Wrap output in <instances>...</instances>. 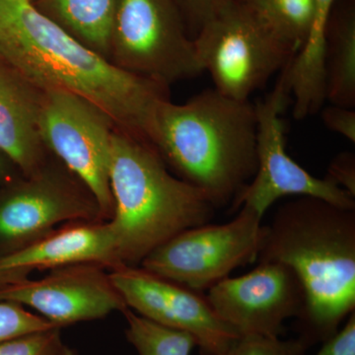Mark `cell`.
<instances>
[{"label":"cell","mask_w":355,"mask_h":355,"mask_svg":"<svg viewBox=\"0 0 355 355\" xmlns=\"http://www.w3.org/2000/svg\"><path fill=\"white\" fill-rule=\"evenodd\" d=\"M326 101L355 107V9L352 2H336L331 14L324 46Z\"/></svg>","instance_id":"cell-17"},{"label":"cell","mask_w":355,"mask_h":355,"mask_svg":"<svg viewBox=\"0 0 355 355\" xmlns=\"http://www.w3.org/2000/svg\"><path fill=\"white\" fill-rule=\"evenodd\" d=\"M282 43L297 53L314 14V0H238Z\"/></svg>","instance_id":"cell-19"},{"label":"cell","mask_w":355,"mask_h":355,"mask_svg":"<svg viewBox=\"0 0 355 355\" xmlns=\"http://www.w3.org/2000/svg\"><path fill=\"white\" fill-rule=\"evenodd\" d=\"M147 142L168 169L216 209L233 205L258 168L254 105L207 89L154 112Z\"/></svg>","instance_id":"cell-3"},{"label":"cell","mask_w":355,"mask_h":355,"mask_svg":"<svg viewBox=\"0 0 355 355\" xmlns=\"http://www.w3.org/2000/svg\"><path fill=\"white\" fill-rule=\"evenodd\" d=\"M291 99L282 70L275 88L254 104L258 168L252 181L231 205L230 211L246 207L263 217L273 203L287 196L320 198L343 209H355V198L330 178L313 176L286 153L282 114Z\"/></svg>","instance_id":"cell-9"},{"label":"cell","mask_w":355,"mask_h":355,"mask_svg":"<svg viewBox=\"0 0 355 355\" xmlns=\"http://www.w3.org/2000/svg\"><path fill=\"white\" fill-rule=\"evenodd\" d=\"M114 6L116 0H49L53 13L51 19L107 60Z\"/></svg>","instance_id":"cell-18"},{"label":"cell","mask_w":355,"mask_h":355,"mask_svg":"<svg viewBox=\"0 0 355 355\" xmlns=\"http://www.w3.org/2000/svg\"><path fill=\"white\" fill-rule=\"evenodd\" d=\"M46 355H76V352H73L71 349H69V347L64 345L62 342L58 343V345H55L53 349L51 350Z\"/></svg>","instance_id":"cell-30"},{"label":"cell","mask_w":355,"mask_h":355,"mask_svg":"<svg viewBox=\"0 0 355 355\" xmlns=\"http://www.w3.org/2000/svg\"><path fill=\"white\" fill-rule=\"evenodd\" d=\"M94 263L112 268L120 265L116 239L108 220L69 222L19 249L0 256V268L55 270Z\"/></svg>","instance_id":"cell-14"},{"label":"cell","mask_w":355,"mask_h":355,"mask_svg":"<svg viewBox=\"0 0 355 355\" xmlns=\"http://www.w3.org/2000/svg\"><path fill=\"white\" fill-rule=\"evenodd\" d=\"M210 304L239 336H280L284 323L305 305L294 270L277 261H261L252 272L227 277L209 289Z\"/></svg>","instance_id":"cell-12"},{"label":"cell","mask_w":355,"mask_h":355,"mask_svg":"<svg viewBox=\"0 0 355 355\" xmlns=\"http://www.w3.org/2000/svg\"><path fill=\"white\" fill-rule=\"evenodd\" d=\"M83 220H104L94 198L67 168L46 162L0 200V247L9 253L58 224Z\"/></svg>","instance_id":"cell-11"},{"label":"cell","mask_w":355,"mask_h":355,"mask_svg":"<svg viewBox=\"0 0 355 355\" xmlns=\"http://www.w3.org/2000/svg\"><path fill=\"white\" fill-rule=\"evenodd\" d=\"M109 177L120 265H140L168 240L214 218L216 209L202 191L170 172L150 144L116 128Z\"/></svg>","instance_id":"cell-4"},{"label":"cell","mask_w":355,"mask_h":355,"mask_svg":"<svg viewBox=\"0 0 355 355\" xmlns=\"http://www.w3.org/2000/svg\"><path fill=\"white\" fill-rule=\"evenodd\" d=\"M127 320L125 335L139 355H191L195 338L184 331L149 321L130 308L123 311Z\"/></svg>","instance_id":"cell-20"},{"label":"cell","mask_w":355,"mask_h":355,"mask_svg":"<svg viewBox=\"0 0 355 355\" xmlns=\"http://www.w3.org/2000/svg\"><path fill=\"white\" fill-rule=\"evenodd\" d=\"M31 272V270H24V268H8V270L0 268V288L29 279Z\"/></svg>","instance_id":"cell-28"},{"label":"cell","mask_w":355,"mask_h":355,"mask_svg":"<svg viewBox=\"0 0 355 355\" xmlns=\"http://www.w3.org/2000/svg\"><path fill=\"white\" fill-rule=\"evenodd\" d=\"M321 119L324 125L331 132L342 135L350 142H355V111L331 104L321 109Z\"/></svg>","instance_id":"cell-25"},{"label":"cell","mask_w":355,"mask_h":355,"mask_svg":"<svg viewBox=\"0 0 355 355\" xmlns=\"http://www.w3.org/2000/svg\"><path fill=\"white\" fill-rule=\"evenodd\" d=\"M331 181L355 198V155L349 151L338 154L329 166Z\"/></svg>","instance_id":"cell-27"},{"label":"cell","mask_w":355,"mask_h":355,"mask_svg":"<svg viewBox=\"0 0 355 355\" xmlns=\"http://www.w3.org/2000/svg\"><path fill=\"white\" fill-rule=\"evenodd\" d=\"M60 342V328H53L0 343V355H46Z\"/></svg>","instance_id":"cell-23"},{"label":"cell","mask_w":355,"mask_h":355,"mask_svg":"<svg viewBox=\"0 0 355 355\" xmlns=\"http://www.w3.org/2000/svg\"><path fill=\"white\" fill-rule=\"evenodd\" d=\"M44 90L0 62V153L26 177L46 164L40 116Z\"/></svg>","instance_id":"cell-15"},{"label":"cell","mask_w":355,"mask_h":355,"mask_svg":"<svg viewBox=\"0 0 355 355\" xmlns=\"http://www.w3.org/2000/svg\"><path fill=\"white\" fill-rule=\"evenodd\" d=\"M308 347L299 338L240 336L225 355H304Z\"/></svg>","instance_id":"cell-22"},{"label":"cell","mask_w":355,"mask_h":355,"mask_svg":"<svg viewBox=\"0 0 355 355\" xmlns=\"http://www.w3.org/2000/svg\"><path fill=\"white\" fill-rule=\"evenodd\" d=\"M11 164L12 163L9 161V159L0 153V181H6L10 177Z\"/></svg>","instance_id":"cell-29"},{"label":"cell","mask_w":355,"mask_h":355,"mask_svg":"<svg viewBox=\"0 0 355 355\" xmlns=\"http://www.w3.org/2000/svg\"><path fill=\"white\" fill-rule=\"evenodd\" d=\"M288 266L305 293L299 340L309 349L340 330L355 312V209L297 197L277 209L259 254Z\"/></svg>","instance_id":"cell-2"},{"label":"cell","mask_w":355,"mask_h":355,"mask_svg":"<svg viewBox=\"0 0 355 355\" xmlns=\"http://www.w3.org/2000/svg\"><path fill=\"white\" fill-rule=\"evenodd\" d=\"M224 1L225 0H175L182 16L193 30V37Z\"/></svg>","instance_id":"cell-24"},{"label":"cell","mask_w":355,"mask_h":355,"mask_svg":"<svg viewBox=\"0 0 355 355\" xmlns=\"http://www.w3.org/2000/svg\"><path fill=\"white\" fill-rule=\"evenodd\" d=\"M193 40L214 89L239 101H248L295 55L238 0H225Z\"/></svg>","instance_id":"cell-5"},{"label":"cell","mask_w":355,"mask_h":355,"mask_svg":"<svg viewBox=\"0 0 355 355\" xmlns=\"http://www.w3.org/2000/svg\"><path fill=\"white\" fill-rule=\"evenodd\" d=\"M263 217L242 207L233 220L187 229L151 252L144 270L198 291H209L236 268L258 260L268 234Z\"/></svg>","instance_id":"cell-7"},{"label":"cell","mask_w":355,"mask_h":355,"mask_svg":"<svg viewBox=\"0 0 355 355\" xmlns=\"http://www.w3.org/2000/svg\"><path fill=\"white\" fill-rule=\"evenodd\" d=\"M338 0H314L309 34L301 50L284 69L293 98L294 119L304 120L320 112L326 102L324 46L327 28Z\"/></svg>","instance_id":"cell-16"},{"label":"cell","mask_w":355,"mask_h":355,"mask_svg":"<svg viewBox=\"0 0 355 355\" xmlns=\"http://www.w3.org/2000/svg\"><path fill=\"white\" fill-rule=\"evenodd\" d=\"M114 130L108 114L88 100L44 90L40 132L44 146L90 191L104 220L114 211L109 174Z\"/></svg>","instance_id":"cell-8"},{"label":"cell","mask_w":355,"mask_h":355,"mask_svg":"<svg viewBox=\"0 0 355 355\" xmlns=\"http://www.w3.org/2000/svg\"><path fill=\"white\" fill-rule=\"evenodd\" d=\"M53 328L58 327L26 310L24 306L11 301H0V343Z\"/></svg>","instance_id":"cell-21"},{"label":"cell","mask_w":355,"mask_h":355,"mask_svg":"<svg viewBox=\"0 0 355 355\" xmlns=\"http://www.w3.org/2000/svg\"><path fill=\"white\" fill-rule=\"evenodd\" d=\"M109 60L167 87L202 72L175 0H116Z\"/></svg>","instance_id":"cell-6"},{"label":"cell","mask_w":355,"mask_h":355,"mask_svg":"<svg viewBox=\"0 0 355 355\" xmlns=\"http://www.w3.org/2000/svg\"><path fill=\"white\" fill-rule=\"evenodd\" d=\"M322 343L316 355H355V312L347 318L343 328Z\"/></svg>","instance_id":"cell-26"},{"label":"cell","mask_w":355,"mask_h":355,"mask_svg":"<svg viewBox=\"0 0 355 355\" xmlns=\"http://www.w3.org/2000/svg\"><path fill=\"white\" fill-rule=\"evenodd\" d=\"M110 270L112 282L128 308L154 323L189 334L200 355H225L239 338L202 291L137 266L119 265Z\"/></svg>","instance_id":"cell-10"},{"label":"cell","mask_w":355,"mask_h":355,"mask_svg":"<svg viewBox=\"0 0 355 355\" xmlns=\"http://www.w3.org/2000/svg\"><path fill=\"white\" fill-rule=\"evenodd\" d=\"M104 268L94 263L55 268L43 279L0 288V301L32 308L58 328L123 312L127 305Z\"/></svg>","instance_id":"cell-13"},{"label":"cell","mask_w":355,"mask_h":355,"mask_svg":"<svg viewBox=\"0 0 355 355\" xmlns=\"http://www.w3.org/2000/svg\"><path fill=\"white\" fill-rule=\"evenodd\" d=\"M0 62L42 90L80 96L114 127L147 142L154 112L169 87L120 69L44 15L32 0H0Z\"/></svg>","instance_id":"cell-1"}]
</instances>
